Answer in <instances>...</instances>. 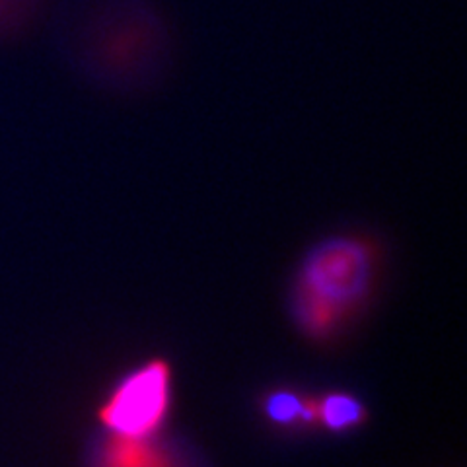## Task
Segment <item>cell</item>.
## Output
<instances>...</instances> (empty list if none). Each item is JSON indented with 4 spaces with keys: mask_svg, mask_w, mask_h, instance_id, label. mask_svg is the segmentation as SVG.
<instances>
[{
    "mask_svg": "<svg viewBox=\"0 0 467 467\" xmlns=\"http://www.w3.org/2000/svg\"><path fill=\"white\" fill-rule=\"evenodd\" d=\"M170 368L162 360L127 374L101 409L108 432L125 438L156 434L170 407Z\"/></svg>",
    "mask_w": 467,
    "mask_h": 467,
    "instance_id": "cell-3",
    "label": "cell"
},
{
    "mask_svg": "<svg viewBox=\"0 0 467 467\" xmlns=\"http://www.w3.org/2000/svg\"><path fill=\"white\" fill-rule=\"evenodd\" d=\"M316 417L329 431H347L353 429L367 417V409H364L362 401L348 393H329L319 405H316Z\"/></svg>",
    "mask_w": 467,
    "mask_h": 467,
    "instance_id": "cell-6",
    "label": "cell"
},
{
    "mask_svg": "<svg viewBox=\"0 0 467 467\" xmlns=\"http://www.w3.org/2000/svg\"><path fill=\"white\" fill-rule=\"evenodd\" d=\"M92 467H197L187 451L158 441L156 434L125 438L106 432L96 448Z\"/></svg>",
    "mask_w": 467,
    "mask_h": 467,
    "instance_id": "cell-4",
    "label": "cell"
},
{
    "mask_svg": "<svg viewBox=\"0 0 467 467\" xmlns=\"http://www.w3.org/2000/svg\"><path fill=\"white\" fill-rule=\"evenodd\" d=\"M57 43L80 80L113 96L149 94L175 67L171 26L154 0H67Z\"/></svg>",
    "mask_w": 467,
    "mask_h": 467,
    "instance_id": "cell-1",
    "label": "cell"
},
{
    "mask_svg": "<svg viewBox=\"0 0 467 467\" xmlns=\"http://www.w3.org/2000/svg\"><path fill=\"white\" fill-rule=\"evenodd\" d=\"M265 413L279 425H295L298 420H314L316 407L312 403H306L296 393L281 389L267 398Z\"/></svg>",
    "mask_w": 467,
    "mask_h": 467,
    "instance_id": "cell-7",
    "label": "cell"
},
{
    "mask_svg": "<svg viewBox=\"0 0 467 467\" xmlns=\"http://www.w3.org/2000/svg\"><path fill=\"white\" fill-rule=\"evenodd\" d=\"M372 255L350 238H331L306 255L295 295L298 324L312 333L327 331L370 286Z\"/></svg>",
    "mask_w": 467,
    "mask_h": 467,
    "instance_id": "cell-2",
    "label": "cell"
},
{
    "mask_svg": "<svg viewBox=\"0 0 467 467\" xmlns=\"http://www.w3.org/2000/svg\"><path fill=\"white\" fill-rule=\"evenodd\" d=\"M47 8V0H0V41H14L32 29Z\"/></svg>",
    "mask_w": 467,
    "mask_h": 467,
    "instance_id": "cell-5",
    "label": "cell"
}]
</instances>
